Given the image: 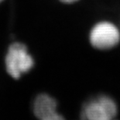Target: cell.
I'll list each match as a JSON object with an SVG mask.
<instances>
[{"instance_id":"8992f818","label":"cell","mask_w":120,"mask_h":120,"mask_svg":"<svg viewBox=\"0 0 120 120\" xmlns=\"http://www.w3.org/2000/svg\"><path fill=\"white\" fill-rule=\"evenodd\" d=\"M3 1H4V0H0V3H1V2H2Z\"/></svg>"},{"instance_id":"277c9868","label":"cell","mask_w":120,"mask_h":120,"mask_svg":"<svg viewBox=\"0 0 120 120\" xmlns=\"http://www.w3.org/2000/svg\"><path fill=\"white\" fill-rule=\"evenodd\" d=\"M33 111L37 118L41 120H61L64 117L57 111V102L50 95L45 93L36 97Z\"/></svg>"},{"instance_id":"3957f363","label":"cell","mask_w":120,"mask_h":120,"mask_svg":"<svg viewBox=\"0 0 120 120\" xmlns=\"http://www.w3.org/2000/svg\"><path fill=\"white\" fill-rule=\"evenodd\" d=\"M91 46L98 50H109L116 47L120 41L119 28L110 21L98 22L89 33Z\"/></svg>"},{"instance_id":"5b68a950","label":"cell","mask_w":120,"mask_h":120,"mask_svg":"<svg viewBox=\"0 0 120 120\" xmlns=\"http://www.w3.org/2000/svg\"><path fill=\"white\" fill-rule=\"evenodd\" d=\"M59 1L63 2V3H65V4H72V3H75V2L79 1V0H59Z\"/></svg>"},{"instance_id":"7a4b0ae2","label":"cell","mask_w":120,"mask_h":120,"mask_svg":"<svg viewBox=\"0 0 120 120\" xmlns=\"http://www.w3.org/2000/svg\"><path fill=\"white\" fill-rule=\"evenodd\" d=\"M118 114L116 102L105 94L94 96L87 101L82 107L81 116L88 120H111Z\"/></svg>"},{"instance_id":"6da1fadb","label":"cell","mask_w":120,"mask_h":120,"mask_svg":"<svg viewBox=\"0 0 120 120\" xmlns=\"http://www.w3.org/2000/svg\"><path fill=\"white\" fill-rule=\"evenodd\" d=\"M35 61L26 45L21 42H14L8 48L5 66L7 73L15 80H19L34 67Z\"/></svg>"}]
</instances>
